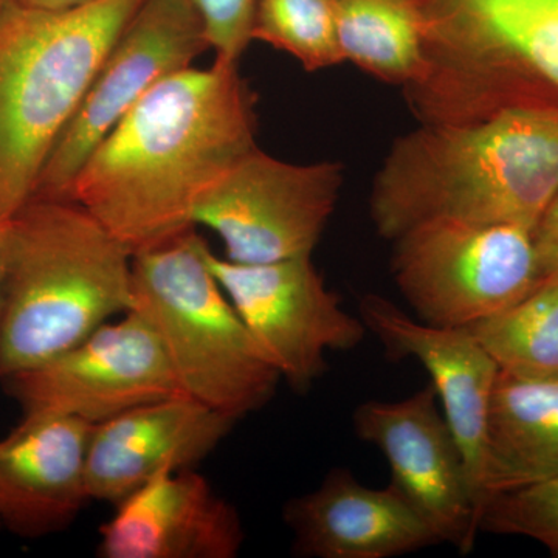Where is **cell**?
<instances>
[{
    "label": "cell",
    "instance_id": "52a82bcc",
    "mask_svg": "<svg viewBox=\"0 0 558 558\" xmlns=\"http://www.w3.org/2000/svg\"><path fill=\"white\" fill-rule=\"evenodd\" d=\"M391 242L396 286L427 325L470 328L542 281L524 227L427 220Z\"/></svg>",
    "mask_w": 558,
    "mask_h": 558
},
{
    "label": "cell",
    "instance_id": "e0dca14e",
    "mask_svg": "<svg viewBox=\"0 0 558 558\" xmlns=\"http://www.w3.org/2000/svg\"><path fill=\"white\" fill-rule=\"evenodd\" d=\"M286 520L303 557L391 558L439 543L395 488L365 486L347 469L289 502Z\"/></svg>",
    "mask_w": 558,
    "mask_h": 558
},
{
    "label": "cell",
    "instance_id": "5b68a950",
    "mask_svg": "<svg viewBox=\"0 0 558 558\" xmlns=\"http://www.w3.org/2000/svg\"><path fill=\"white\" fill-rule=\"evenodd\" d=\"M425 69L403 90L424 124L558 108V0H413Z\"/></svg>",
    "mask_w": 558,
    "mask_h": 558
},
{
    "label": "cell",
    "instance_id": "484cf974",
    "mask_svg": "<svg viewBox=\"0 0 558 558\" xmlns=\"http://www.w3.org/2000/svg\"><path fill=\"white\" fill-rule=\"evenodd\" d=\"M7 222L0 220V310H2L3 264H5Z\"/></svg>",
    "mask_w": 558,
    "mask_h": 558
},
{
    "label": "cell",
    "instance_id": "9c48e42d",
    "mask_svg": "<svg viewBox=\"0 0 558 558\" xmlns=\"http://www.w3.org/2000/svg\"><path fill=\"white\" fill-rule=\"evenodd\" d=\"M204 255L253 340L296 391L325 373L329 352L351 351L365 340V323L343 310L312 255L241 264L220 258L208 245Z\"/></svg>",
    "mask_w": 558,
    "mask_h": 558
},
{
    "label": "cell",
    "instance_id": "5bb4252c",
    "mask_svg": "<svg viewBox=\"0 0 558 558\" xmlns=\"http://www.w3.org/2000/svg\"><path fill=\"white\" fill-rule=\"evenodd\" d=\"M234 421L178 396L94 425L86 464L90 499L117 506L163 470L190 469L218 447Z\"/></svg>",
    "mask_w": 558,
    "mask_h": 558
},
{
    "label": "cell",
    "instance_id": "603a6c76",
    "mask_svg": "<svg viewBox=\"0 0 558 558\" xmlns=\"http://www.w3.org/2000/svg\"><path fill=\"white\" fill-rule=\"evenodd\" d=\"M204 22L209 49L216 61L240 64L252 44L253 20L258 0H190Z\"/></svg>",
    "mask_w": 558,
    "mask_h": 558
},
{
    "label": "cell",
    "instance_id": "2e32d148",
    "mask_svg": "<svg viewBox=\"0 0 558 558\" xmlns=\"http://www.w3.org/2000/svg\"><path fill=\"white\" fill-rule=\"evenodd\" d=\"M94 425L58 413H25L0 439V523L25 538L69 526L89 501L87 449Z\"/></svg>",
    "mask_w": 558,
    "mask_h": 558
},
{
    "label": "cell",
    "instance_id": "cb8c5ba5",
    "mask_svg": "<svg viewBox=\"0 0 558 558\" xmlns=\"http://www.w3.org/2000/svg\"><path fill=\"white\" fill-rule=\"evenodd\" d=\"M539 277L558 275V194L532 230Z\"/></svg>",
    "mask_w": 558,
    "mask_h": 558
},
{
    "label": "cell",
    "instance_id": "6da1fadb",
    "mask_svg": "<svg viewBox=\"0 0 558 558\" xmlns=\"http://www.w3.org/2000/svg\"><path fill=\"white\" fill-rule=\"evenodd\" d=\"M255 95L238 64L180 70L95 146L73 179L78 202L132 255L196 227L209 190L256 148Z\"/></svg>",
    "mask_w": 558,
    "mask_h": 558
},
{
    "label": "cell",
    "instance_id": "8fae6325",
    "mask_svg": "<svg viewBox=\"0 0 558 558\" xmlns=\"http://www.w3.org/2000/svg\"><path fill=\"white\" fill-rule=\"evenodd\" d=\"M3 381L24 414H65L92 425L145 403L186 396L159 337L134 311Z\"/></svg>",
    "mask_w": 558,
    "mask_h": 558
},
{
    "label": "cell",
    "instance_id": "7c38bea8",
    "mask_svg": "<svg viewBox=\"0 0 558 558\" xmlns=\"http://www.w3.org/2000/svg\"><path fill=\"white\" fill-rule=\"evenodd\" d=\"M352 422L359 438L376 446L387 459L389 486L438 542L470 553L480 532V509L464 457L433 385L395 402L360 403Z\"/></svg>",
    "mask_w": 558,
    "mask_h": 558
},
{
    "label": "cell",
    "instance_id": "d4e9b609",
    "mask_svg": "<svg viewBox=\"0 0 558 558\" xmlns=\"http://www.w3.org/2000/svg\"><path fill=\"white\" fill-rule=\"evenodd\" d=\"M16 2L24 7H31V9L68 10L83 5V3L90 2V0H16Z\"/></svg>",
    "mask_w": 558,
    "mask_h": 558
},
{
    "label": "cell",
    "instance_id": "3957f363",
    "mask_svg": "<svg viewBox=\"0 0 558 558\" xmlns=\"http://www.w3.org/2000/svg\"><path fill=\"white\" fill-rule=\"evenodd\" d=\"M132 310V252L83 205L33 197L7 222L0 380Z\"/></svg>",
    "mask_w": 558,
    "mask_h": 558
},
{
    "label": "cell",
    "instance_id": "8992f818",
    "mask_svg": "<svg viewBox=\"0 0 558 558\" xmlns=\"http://www.w3.org/2000/svg\"><path fill=\"white\" fill-rule=\"evenodd\" d=\"M207 242L189 230L132 255V310L145 318L190 398L238 418L275 395L278 371L218 279Z\"/></svg>",
    "mask_w": 558,
    "mask_h": 558
},
{
    "label": "cell",
    "instance_id": "7402d4cb",
    "mask_svg": "<svg viewBox=\"0 0 558 558\" xmlns=\"http://www.w3.org/2000/svg\"><path fill=\"white\" fill-rule=\"evenodd\" d=\"M480 532L534 539L558 558V476L488 499Z\"/></svg>",
    "mask_w": 558,
    "mask_h": 558
},
{
    "label": "cell",
    "instance_id": "7a4b0ae2",
    "mask_svg": "<svg viewBox=\"0 0 558 558\" xmlns=\"http://www.w3.org/2000/svg\"><path fill=\"white\" fill-rule=\"evenodd\" d=\"M557 194L558 108H515L421 123L396 138L371 186L369 215L389 242L439 219L534 230Z\"/></svg>",
    "mask_w": 558,
    "mask_h": 558
},
{
    "label": "cell",
    "instance_id": "d6986e66",
    "mask_svg": "<svg viewBox=\"0 0 558 558\" xmlns=\"http://www.w3.org/2000/svg\"><path fill=\"white\" fill-rule=\"evenodd\" d=\"M344 62L403 90L425 69L413 0H328Z\"/></svg>",
    "mask_w": 558,
    "mask_h": 558
},
{
    "label": "cell",
    "instance_id": "ffe728a7",
    "mask_svg": "<svg viewBox=\"0 0 558 558\" xmlns=\"http://www.w3.org/2000/svg\"><path fill=\"white\" fill-rule=\"evenodd\" d=\"M499 373L527 380H558V275L526 296L470 326Z\"/></svg>",
    "mask_w": 558,
    "mask_h": 558
},
{
    "label": "cell",
    "instance_id": "277c9868",
    "mask_svg": "<svg viewBox=\"0 0 558 558\" xmlns=\"http://www.w3.org/2000/svg\"><path fill=\"white\" fill-rule=\"evenodd\" d=\"M145 0L68 10L0 3V220L35 197L51 150Z\"/></svg>",
    "mask_w": 558,
    "mask_h": 558
},
{
    "label": "cell",
    "instance_id": "30bf717a",
    "mask_svg": "<svg viewBox=\"0 0 558 558\" xmlns=\"http://www.w3.org/2000/svg\"><path fill=\"white\" fill-rule=\"evenodd\" d=\"M209 49L190 0H145L102 60L40 174L35 197L70 199L81 165L150 89Z\"/></svg>",
    "mask_w": 558,
    "mask_h": 558
},
{
    "label": "cell",
    "instance_id": "ac0fdd59",
    "mask_svg": "<svg viewBox=\"0 0 558 558\" xmlns=\"http://www.w3.org/2000/svg\"><path fill=\"white\" fill-rule=\"evenodd\" d=\"M556 476L558 380L519 379L499 373L484 444L483 508L495 495Z\"/></svg>",
    "mask_w": 558,
    "mask_h": 558
},
{
    "label": "cell",
    "instance_id": "ba28073f",
    "mask_svg": "<svg viewBox=\"0 0 558 558\" xmlns=\"http://www.w3.org/2000/svg\"><path fill=\"white\" fill-rule=\"evenodd\" d=\"M341 185L343 167L337 161L290 163L256 146L209 190L194 223L215 231L233 263L311 256Z\"/></svg>",
    "mask_w": 558,
    "mask_h": 558
},
{
    "label": "cell",
    "instance_id": "4316f807",
    "mask_svg": "<svg viewBox=\"0 0 558 558\" xmlns=\"http://www.w3.org/2000/svg\"><path fill=\"white\" fill-rule=\"evenodd\" d=\"M10 2V0H0V3Z\"/></svg>",
    "mask_w": 558,
    "mask_h": 558
},
{
    "label": "cell",
    "instance_id": "4fadbf2b",
    "mask_svg": "<svg viewBox=\"0 0 558 558\" xmlns=\"http://www.w3.org/2000/svg\"><path fill=\"white\" fill-rule=\"evenodd\" d=\"M359 310L366 329L389 355L417 360L432 377L440 409L464 457L481 519V472L497 363L469 328L427 325L376 293L363 296Z\"/></svg>",
    "mask_w": 558,
    "mask_h": 558
},
{
    "label": "cell",
    "instance_id": "44dd1931",
    "mask_svg": "<svg viewBox=\"0 0 558 558\" xmlns=\"http://www.w3.org/2000/svg\"><path fill=\"white\" fill-rule=\"evenodd\" d=\"M252 38L295 58L307 72L344 62L328 0H258Z\"/></svg>",
    "mask_w": 558,
    "mask_h": 558
},
{
    "label": "cell",
    "instance_id": "9a60e30c",
    "mask_svg": "<svg viewBox=\"0 0 558 558\" xmlns=\"http://www.w3.org/2000/svg\"><path fill=\"white\" fill-rule=\"evenodd\" d=\"M116 508L102 558H234L244 543L236 509L190 469L163 470Z\"/></svg>",
    "mask_w": 558,
    "mask_h": 558
}]
</instances>
